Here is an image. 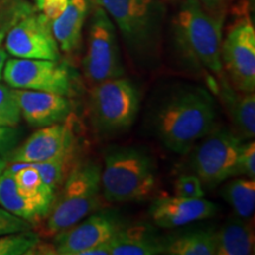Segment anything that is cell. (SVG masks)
I'll list each match as a JSON object with an SVG mask.
<instances>
[{
    "instance_id": "cell-26",
    "label": "cell",
    "mask_w": 255,
    "mask_h": 255,
    "mask_svg": "<svg viewBox=\"0 0 255 255\" xmlns=\"http://www.w3.org/2000/svg\"><path fill=\"white\" fill-rule=\"evenodd\" d=\"M20 121L21 113L14 89L0 83V127L15 128Z\"/></svg>"
},
{
    "instance_id": "cell-21",
    "label": "cell",
    "mask_w": 255,
    "mask_h": 255,
    "mask_svg": "<svg viewBox=\"0 0 255 255\" xmlns=\"http://www.w3.org/2000/svg\"><path fill=\"white\" fill-rule=\"evenodd\" d=\"M226 92L225 101L227 102L231 116L237 126L239 132L244 138H254L255 135V95L254 92L234 94L228 88H223Z\"/></svg>"
},
{
    "instance_id": "cell-23",
    "label": "cell",
    "mask_w": 255,
    "mask_h": 255,
    "mask_svg": "<svg viewBox=\"0 0 255 255\" xmlns=\"http://www.w3.org/2000/svg\"><path fill=\"white\" fill-rule=\"evenodd\" d=\"M73 158L75 155L65 156L50 159L45 162H38V163H30L37 169L43 182L47 184L53 190H57L68 176L70 170L73 167Z\"/></svg>"
},
{
    "instance_id": "cell-34",
    "label": "cell",
    "mask_w": 255,
    "mask_h": 255,
    "mask_svg": "<svg viewBox=\"0 0 255 255\" xmlns=\"http://www.w3.org/2000/svg\"><path fill=\"white\" fill-rule=\"evenodd\" d=\"M6 167H7V162H6V159L4 157H1V155H0V176L4 173Z\"/></svg>"
},
{
    "instance_id": "cell-12",
    "label": "cell",
    "mask_w": 255,
    "mask_h": 255,
    "mask_svg": "<svg viewBox=\"0 0 255 255\" xmlns=\"http://www.w3.org/2000/svg\"><path fill=\"white\" fill-rule=\"evenodd\" d=\"M122 223L114 210H96L76 225L53 235L50 253L84 255L87 251L110 240Z\"/></svg>"
},
{
    "instance_id": "cell-14",
    "label": "cell",
    "mask_w": 255,
    "mask_h": 255,
    "mask_svg": "<svg viewBox=\"0 0 255 255\" xmlns=\"http://www.w3.org/2000/svg\"><path fill=\"white\" fill-rule=\"evenodd\" d=\"M219 207L212 201L199 197L162 196L152 201L149 215L155 226L173 229L214 216Z\"/></svg>"
},
{
    "instance_id": "cell-4",
    "label": "cell",
    "mask_w": 255,
    "mask_h": 255,
    "mask_svg": "<svg viewBox=\"0 0 255 255\" xmlns=\"http://www.w3.org/2000/svg\"><path fill=\"white\" fill-rule=\"evenodd\" d=\"M157 186L154 159L136 146H116L104 156L101 191L108 202L146 200Z\"/></svg>"
},
{
    "instance_id": "cell-22",
    "label": "cell",
    "mask_w": 255,
    "mask_h": 255,
    "mask_svg": "<svg viewBox=\"0 0 255 255\" xmlns=\"http://www.w3.org/2000/svg\"><path fill=\"white\" fill-rule=\"evenodd\" d=\"M221 195L239 218L246 220L253 218L255 210V180L246 177L229 181L223 187Z\"/></svg>"
},
{
    "instance_id": "cell-30",
    "label": "cell",
    "mask_w": 255,
    "mask_h": 255,
    "mask_svg": "<svg viewBox=\"0 0 255 255\" xmlns=\"http://www.w3.org/2000/svg\"><path fill=\"white\" fill-rule=\"evenodd\" d=\"M20 131L17 128L0 127V155L6 156L18 145Z\"/></svg>"
},
{
    "instance_id": "cell-32",
    "label": "cell",
    "mask_w": 255,
    "mask_h": 255,
    "mask_svg": "<svg viewBox=\"0 0 255 255\" xmlns=\"http://www.w3.org/2000/svg\"><path fill=\"white\" fill-rule=\"evenodd\" d=\"M202 7L208 13L214 17L225 18L226 17V2L225 0H199Z\"/></svg>"
},
{
    "instance_id": "cell-1",
    "label": "cell",
    "mask_w": 255,
    "mask_h": 255,
    "mask_svg": "<svg viewBox=\"0 0 255 255\" xmlns=\"http://www.w3.org/2000/svg\"><path fill=\"white\" fill-rule=\"evenodd\" d=\"M215 101L206 89L184 84L175 88L159 102L154 129L168 150L186 155L200 139L215 129Z\"/></svg>"
},
{
    "instance_id": "cell-29",
    "label": "cell",
    "mask_w": 255,
    "mask_h": 255,
    "mask_svg": "<svg viewBox=\"0 0 255 255\" xmlns=\"http://www.w3.org/2000/svg\"><path fill=\"white\" fill-rule=\"evenodd\" d=\"M30 229H32L30 222L19 218V216H15L0 206V235L30 231Z\"/></svg>"
},
{
    "instance_id": "cell-27",
    "label": "cell",
    "mask_w": 255,
    "mask_h": 255,
    "mask_svg": "<svg viewBox=\"0 0 255 255\" xmlns=\"http://www.w3.org/2000/svg\"><path fill=\"white\" fill-rule=\"evenodd\" d=\"M175 195L189 199H199L205 196V190L200 178L196 175H182L174 184Z\"/></svg>"
},
{
    "instance_id": "cell-10",
    "label": "cell",
    "mask_w": 255,
    "mask_h": 255,
    "mask_svg": "<svg viewBox=\"0 0 255 255\" xmlns=\"http://www.w3.org/2000/svg\"><path fill=\"white\" fill-rule=\"evenodd\" d=\"M6 84L13 89L47 91L63 96L72 92V75L60 60L12 58L2 71Z\"/></svg>"
},
{
    "instance_id": "cell-35",
    "label": "cell",
    "mask_w": 255,
    "mask_h": 255,
    "mask_svg": "<svg viewBox=\"0 0 255 255\" xmlns=\"http://www.w3.org/2000/svg\"><path fill=\"white\" fill-rule=\"evenodd\" d=\"M40 1H41V0H36V5H37V7H38V6H39Z\"/></svg>"
},
{
    "instance_id": "cell-2",
    "label": "cell",
    "mask_w": 255,
    "mask_h": 255,
    "mask_svg": "<svg viewBox=\"0 0 255 255\" xmlns=\"http://www.w3.org/2000/svg\"><path fill=\"white\" fill-rule=\"evenodd\" d=\"M119 27L130 55L139 65L157 64L164 7L158 0H95Z\"/></svg>"
},
{
    "instance_id": "cell-13",
    "label": "cell",
    "mask_w": 255,
    "mask_h": 255,
    "mask_svg": "<svg viewBox=\"0 0 255 255\" xmlns=\"http://www.w3.org/2000/svg\"><path fill=\"white\" fill-rule=\"evenodd\" d=\"M70 155H76V138L71 128L63 122L38 129L5 159L7 164L38 163Z\"/></svg>"
},
{
    "instance_id": "cell-19",
    "label": "cell",
    "mask_w": 255,
    "mask_h": 255,
    "mask_svg": "<svg viewBox=\"0 0 255 255\" xmlns=\"http://www.w3.org/2000/svg\"><path fill=\"white\" fill-rule=\"evenodd\" d=\"M216 235V255H250L254 253L255 233L253 223L246 219L231 216Z\"/></svg>"
},
{
    "instance_id": "cell-7",
    "label": "cell",
    "mask_w": 255,
    "mask_h": 255,
    "mask_svg": "<svg viewBox=\"0 0 255 255\" xmlns=\"http://www.w3.org/2000/svg\"><path fill=\"white\" fill-rule=\"evenodd\" d=\"M221 60L238 91L254 92L255 28L247 2L238 6L237 18L222 40Z\"/></svg>"
},
{
    "instance_id": "cell-18",
    "label": "cell",
    "mask_w": 255,
    "mask_h": 255,
    "mask_svg": "<svg viewBox=\"0 0 255 255\" xmlns=\"http://www.w3.org/2000/svg\"><path fill=\"white\" fill-rule=\"evenodd\" d=\"M0 206L15 216L33 225L49 215L51 206L21 195L15 186L13 174L6 167L0 176Z\"/></svg>"
},
{
    "instance_id": "cell-24",
    "label": "cell",
    "mask_w": 255,
    "mask_h": 255,
    "mask_svg": "<svg viewBox=\"0 0 255 255\" xmlns=\"http://www.w3.org/2000/svg\"><path fill=\"white\" fill-rule=\"evenodd\" d=\"M39 242V235L32 229L0 235V255L33 254Z\"/></svg>"
},
{
    "instance_id": "cell-20",
    "label": "cell",
    "mask_w": 255,
    "mask_h": 255,
    "mask_svg": "<svg viewBox=\"0 0 255 255\" xmlns=\"http://www.w3.org/2000/svg\"><path fill=\"white\" fill-rule=\"evenodd\" d=\"M163 254L215 255L216 235L212 228H199L163 238Z\"/></svg>"
},
{
    "instance_id": "cell-33",
    "label": "cell",
    "mask_w": 255,
    "mask_h": 255,
    "mask_svg": "<svg viewBox=\"0 0 255 255\" xmlns=\"http://www.w3.org/2000/svg\"><path fill=\"white\" fill-rule=\"evenodd\" d=\"M6 60H7V52L2 47H0V79L2 78V71H4Z\"/></svg>"
},
{
    "instance_id": "cell-15",
    "label": "cell",
    "mask_w": 255,
    "mask_h": 255,
    "mask_svg": "<svg viewBox=\"0 0 255 255\" xmlns=\"http://www.w3.org/2000/svg\"><path fill=\"white\" fill-rule=\"evenodd\" d=\"M21 117L34 128L65 122L71 114V103L66 96L47 91L14 89Z\"/></svg>"
},
{
    "instance_id": "cell-9",
    "label": "cell",
    "mask_w": 255,
    "mask_h": 255,
    "mask_svg": "<svg viewBox=\"0 0 255 255\" xmlns=\"http://www.w3.org/2000/svg\"><path fill=\"white\" fill-rule=\"evenodd\" d=\"M83 72L92 84L124 75L116 26L100 6L94 9L91 15L87 53L83 58Z\"/></svg>"
},
{
    "instance_id": "cell-6",
    "label": "cell",
    "mask_w": 255,
    "mask_h": 255,
    "mask_svg": "<svg viewBox=\"0 0 255 255\" xmlns=\"http://www.w3.org/2000/svg\"><path fill=\"white\" fill-rule=\"evenodd\" d=\"M139 102L138 89L123 76L94 84L90 113L95 129L102 135L127 131L135 123Z\"/></svg>"
},
{
    "instance_id": "cell-5",
    "label": "cell",
    "mask_w": 255,
    "mask_h": 255,
    "mask_svg": "<svg viewBox=\"0 0 255 255\" xmlns=\"http://www.w3.org/2000/svg\"><path fill=\"white\" fill-rule=\"evenodd\" d=\"M101 171L102 167L95 161L73 165L45 218L46 235L53 237L98 209L102 194Z\"/></svg>"
},
{
    "instance_id": "cell-11",
    "label": "cell",
    "mask_w": 255,
    "mask_h": 255,
    "mask_svg": "<svg viewBox=\"0 0 255 255\" xmlns=\"http://www.w3.org/2000/svg\"><path fill=\"white\" fill-rule=\"evenodd\" d=\"M4 41L6 51L17 58L62 59L51 21L37 9L9 28Z\"/></svg>"
},
{
    "instance_id": "cell-16",
    "label": "cell",
    "mask_w": 255,
    "mask_h": 255,
    "mask_svg": "<svg viewBox=\"0 0 255 255\" xmlns=\"http://www.w3.org/2000/svg\"><path fill=\"white\" fill-rule=\"evenodd\" d=\"M158 254H163V238L150 223H122L110 239V255Z\"/></svg>"
},
{
    "instance_id": "cell-8",
    "label": "cell",
    "mask_w": 255,
    "mask_h": 255,
    "mask_svg": "<svg viewBox=\"0 0 255 255\" xmlns=\"http://www.w3.org/2000/svg\"><path fill=\"white\" fill-rule=\"evenodd\" d=\"M242 139L227 129H213L196 143L190 164L202 186L213 189L238 176L237 159Z\"/></svg>"
},
{
    "instance_id": "cell-3",
    "label": "cell",
    "mask_w": 255,
    "mask_h": 255,
    "mask_svg": "<svg viewBox=\"0 0 255 255\" xmlns=\"http://www.w3.org/2000/svg\"><path fill=\"white\" fill-rule=\"evenodd\" d=\"M225 18L214 17L199 0H183L173 21L178 51L191 65L220 75L222 71L221 45Z\"/></svg>"
},
{
    "instance_id": "cell-31",
    "label": "cell",
    "mask_w": 255,
    "mask_h": 255,
    "mask_svg": "<svg viewBox=\"0 0 255 255\" xmlns=\"http://www.w3.org/2000/svg\"><path fill=\"white\" fill-rule=\"evenodd\" d=\"M69 1L70 0H41L37 8L50 21H53L65 11Z\"/></svg>"
},
{
    "instance_id": "cell-17",
    "label": "cell",
    "mask_w": 255,
    "mask_h": 255,
    "mask_svg": "<svg viewBox=\"0 0 255 255\" xmlns=\"http://www.w3.org/2000/svg\"><path fill=\"white\" fill-rule=\"evenodd\" d=\"M89 0H70L68 7L58 18L51 21V30L59 49L72 55L79 49L82 33L89 15Z\"/></svg>"
},
{
    "instance_id": "cell-25",
    "label": "cell",
    "mask_w": 255,
    "mask_h": 255,
    "mask_svg": "<svg viewBox=\"0 0 255 255\" xmlns=\"http://www.w3.org/2000/svg\"><path fill=\"white\" fill-rule=\"evenodd\" d=\"M36 7L28 0H0V45L9 28Z\"/></svg>"
},
{
    "instance_id": "cell-28",
    "label": "cell",
    "mask_w": 255,
    "mask_h": 255,
    "mask_svg": "<svg viewBox=\"0 0 255 255\" xmlns=\"http://www.w3.org/2000/svg\"><path fill=\"white\" fill-rule=\"evenodd\" d=\"M237 175L255 180V143L242 142L237 159Z\"/></svg>"
}]
</instances>
